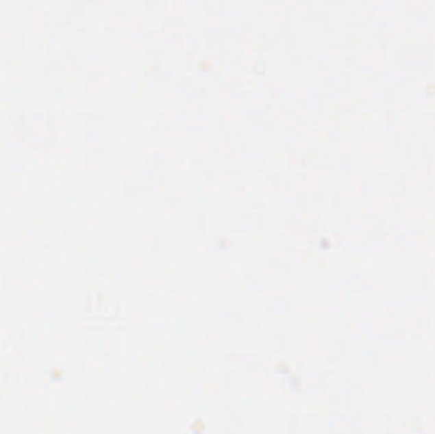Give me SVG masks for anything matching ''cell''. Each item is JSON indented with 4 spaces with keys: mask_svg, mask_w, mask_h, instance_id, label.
I'll list each match as a JSON object with an SVG mask.
<instances>
[]
</instances>
